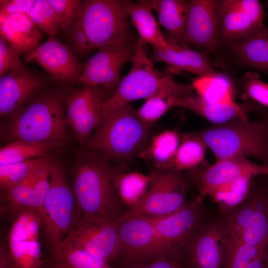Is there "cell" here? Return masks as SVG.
<instances>
[{"label":"cell","mask_w":268,"mask_h":268,"mask_svg":"<svg viewBox=\"0 0 268 268\" xmlns=\"http://www.w3.org/2000/svg\"><path fill=\"white\" fill-rule=\"evenodd\" d=\"M50 268H67L65 267V266L56 262L54 261H52Z\"/></svg>","instance_id":"cell-46"},{"label":"cell","mask_w":268,"mask_h":268,"mask_svg":"<svg viewBox=\"0 0 268 268\" xmlns=\"http://www.w3.org/2000/svg\"><path fill=\"white\" fill-rule=\"evenodd\" d=\"M151 10L141 0L138 2L131 1L128 9L129 18L137 30L139 38L145 44H150L152 48H164L167 39L162 34Z\"/></svg>","instance_id":"cell-32"},{"label":"cell","mask_w":268,"mask_h":268,"mask_svg":"<svg viewBox=\"0 0 268 268\" xmlns=\"http://www.w3.org/2000/svg\"><path fill=\"white\" fill-rule=\"evenodd\" d=\"M0 38L24 55L34 51L40 45L41 32L25 14L19 13L0 18Z\"/></svg>","instance_id":"cell-24"},{"label":"cell","mask_w":268,"mask_h":268,"mask_svg":"<svg viewBox=\"0 0 268 268\" xmlns=\"http://www.w3.org/2000/svg\"></svg>","instance_id":"cell-47"},{"label":"cell","mask_w":268,"mask_h":268,"mask_svg":"<svg viewBox=\"0 0 268 268\" xmlns=\"http://www.w3.org/2000/svg\"><path fill=\"white\" fill-rule=\"evenodd\" d=\"M176 106L187 109L213 125L222 124L236 118L248 119V112L242 103H209L194 93L179 100Z\"/></svg>","instance_id":"cell-27"},{"label":"cell","mask_w":268,"mask_h":268,"mask_svg":"<svg viewBox=\"0 0 268 268\" xmlns=\"http://www.w3.org/2000/svg\"><path fill=\"white\" fill-rule=\"evenodd\" d=\"M78 18L66 32L70 44L69 47L78 59V58L85 56L94 49Z\"/></svg>","instance_id":"cell-42"},{"label":"cell","mask_w":268,"mask_h":268,"mask_svg":"<svg viewBox=\"0 0 268 268\" xmlns=\"http://www.w3.org/2000/svg\"><path fill=\"white\" fill-rule=\"evenodd\" d=\"M141 0L157 13L159 22L166 29L168 40L188 45L185 39L191 0Z\"/></svg>","instance_id":"cell-25"},{"label":"cell","mask_w":268,"mask_h":268,"mask_svg":"<svg viewBox=\"0 0 268 268\" xmlns=\"http://www.w3.org/2000/svg\"><path fill=\"white\" fill-rule=\"evenodd\" d=\"M151 138V128L128 104L102 117L83 148L95 151L109 161L126 160L139 155Z\"/></svg>","instance_id":"cell-3"},{"label":"cell","mask_w":268,"mask_h":268,"mask_svg":"<svg viewBox=\"0 0 268 268\" xmlns=\"http://www.w3.org/2000/svg\"><path fill=\"white\" fill-rule=\"evenodd\" d=\"M223 268H268V248L227 239Z\"/></svg>","instance_id":"cell-30"},{"label":"cell","mask_w":268,"mask_h":268,"mask_svg":"<svg viewBox=\"0 0 268 268\" xmlns=\"http://www.w3.org/2000/svg\"><path fill=\"white\" fill-rule=\"evenodd\" d=\"M47 74L25 65L0 77V115L11 118L52 80Z\"/></svg>","instance_id":"cell-18"},{"label":"cell","mask_w":268,"mask_h":268,"mask_svg":"<svg viewBox=\"0 0 268 268\" xmlns=\"http://www.w3.org/2000/svg\"><path fill=\"white\" fill-rule=\"evenodd\" d=\"M180 137L177 130H167L153 136L138 156L152 166V169L172 170Z\"/></svg>","instance_id":"cell-28"},{"label":"cell","mask_w":268,"mask_h":268,"mask_svg":"<svg viewBox=\"0 0 268 268\" xmlns=\"http://www.w3.org/2000/svg\"><path fill=\"white\" fill-rule=\"evenodd\" d=\"M202 201L198 196L169 215L151 218L164 249L185 265L190 246L202 225Z\"/></svg>","instance_id":"cell-8"},{"label":"cell","mask_w":268,"mask_h":268,"mask_svg":"<svg viewBox=\"0 0 268 268\" xmlns=\"http://www.w3.org/2000/svg\"><path fill=\"white\" fill-rule=\"evenodd\" d=\"M46 156L19 163L0 165V193L10 189L26 179Z\"/></svg>","instance_id":"cell-38"},{"label":"cell","mask_w":268,"mask_h":268,"mask_svg":"<svg viewBox=\"0 0 268 268\" xmlns=\"http://www.w3.org/2000/svg\"><path fill=\"white\" fill-rule=\"evenodd\" d=\"M41 32L56 36L61 30V23L47 0H36L29 15Z\"/></svg>","instance_id":"cell-39"},{"label":"cell","mask_w":268,"mask_h":268,"mask_svg":"<svg viewBox=\"0 0 268 268\" xmlns=\"http://www.w3.org/2000/svg\"><path fill=\"white\" fill-rule=\"evenodd\" d=\"M203 161L188 171V178L196 186L198 196L202 200L239 177L268 175V166L253 162L241 154L216 160L212 165H207Z\"/></svg>","instance_id":"cell-14"},{"label":"cell","mask_w":268,"mask_h":268,"mask_svg":"<svg viewBox=\"0 0 268 268\" xmlns=\"http://www.w3.org/2000/svg\"><path fill=\"white\" fill-rule=\"evenodd\" d=\"M128 0H83L78 19L93 49L114 43L133 41Z\"/></svg>","instance_id":"cell-5"},{"label":"cell","mask_w":268,"mask_h":268,"mask_svg":"<svg viewBox=\"0 0 268 268\" xmlns=\"http://www.w3.org/2000/svg\"><path fill=\"white\" fill-rule=\"evenodd\" d=\"M73 165L71 181L76 218L90 214L116 222L129 211L115 186V176L122 167H114L100 154L85 149L78 152Z\"/></svg>","instance_id":"cell-2"},{"label":"cell","mask_w":268,"mask_h":268,"mask_svg":"<svg viewBox=\"0 0 268 268\" xmlns=\"http://www.w3.org/2000/svg\"><path fill=\"white\" fill-rule=\"evenodd\" d=\"M53 261L67 268H111L107 261L75 246L66 238L50 250Z\"/></svg>","instance_id":"cell-33"},{"label":"cell","mask_w":268,"mask_h":268,"mask_svg":"<svg viewBox=\"0 0 268 268\" xmlns=\"http://www.w3.org/2000/svg\"><path fill=\"white\" fill-rule=\"evenodd\" d=\"M192 84L182 83L174 80L168 86L147 99L141 107L135 110L140 120L150 128L164 114L176 106L179 100L194 94Z\"/></svg>","instance_id":"cell-26"},{"label":"cell","mask_w":268,"mask_h":268,"mask_svg":"<svg viewBox=\"0 0 268 268\" xmlns=\"http://www.w3.org/2000/svg\"><path fill=\"white\" fill-rule=\"evenodd\" d=\"M116 264L119 268H188L182 262L163 254Z\"/></svg>","instance_id":"cell-41"},{"label":"cell","mask_w":268,"mask_h":268,"mask_svg":"<svg viewBox=\"0 0 268 268\" xmlns=\"http://www.w3.org/2000/svg\"><path fill=\"white\" fill-rule=\"evenodd\" d=\"M164 48L154 47L150 56L152 63L162 62L176 70H184L201 76L217 71L209 53L199 52L167 39Z\"/></svg>","instance_id":"cell-23"},{"label":"cell","mask_w":268,"mask_h":268,"mask_svg":"<svg viewBox=\"0 0 268 268\" xmlns=\"http://www.w3.org/2000/svg\"><path fill=\"white\" fill-rule=\"evenodd\" d=\"M116 222L122 251L115 264L162 254L174 258L158 240L151 218L142 215H124Z\"/></svg>","instance_id":"cell-17"},{"label":"cell","mask_w":268,"mask_h":268,"mask_svg":"<svg viewBox=\"0 0 268 268\" xmlns=\"http://www.w3.org/2000/svg\"><path fill=\"white\" fill-rule=\"evenodd\" d=\"M237 85L244 102L268 111V84L260 79L258 73L247 71L237 80Z\"/></svg>","instance_id":"cell-37"},{"label":"cell","mask_w":268,"mask_h":268,"mask_svg":"<svg viewBox=\"0 0 268 268\" xmlns=\"http://www.w3.org/2000/svg\"><path fill=\"white\" fill-rule=\"evenodd\" d=\"M135 44L134 41L114 43L98 48L85 63L77 83L90 87L100 86L114 92L120 82L123 67L133 60Z\"/></svg>","instance_id":"cell-13"},{"label":"cell","mask_w":268,"mask_h":268,"mask_svg":"<svg viewBox=\"0 0 268 268\" xmlns=\"http://www.w3.org/2000/svg\"><path fill=\"white\" fill-rule=\"evenodd\" d=\"M105 91L102 86L71 88L65 100L67 126L80 146L84 147L92 131L102 121Z\"/></svg>","instance_id":"cell-12"},{"label":"cell","mask_w":268,"mask_h":268,"mask_svg":"<svg viewBox=\"0 0 268 268\" xmlns=\"http://www.w3.org/2000/svg\"><path fill=\"white\" fill-rule=\"evenodd\" d=\"M226 243L224 222L202 225L189 249L186 266L189 268H222Z\"/></svg>","instance_id":"cell-22"},{"label":"cell","mask_w":268,"mask_h":268,"mask_svg":"<svg viewBox=\"0 0 268 268\" xmlns=\"http://www.w3.org/2000/svg\"><path fill=\"white\" fill-rule=\"evenodd\" d=\"M0 268H16L10 256L7 244L3 240L0 244Z\"/></svg>","instance_id":"cell-45"},{"label":"cell","mask_w":268,"mask_h":268,"mask_svg":"<svg viewBox=\"0 0 268 268\" xmlns=\"http://www.w3.org/2000/svg\"><path fill=\"white\" fill-rule=\"evenodd\" d=\"M42 90L10 118L3 134L8 141L44 144L52 150L64 147L68 141L65 100L71 88Z\"/></svg>","instance_id":"cell-1"},{"label":"cell","mask_w":268,"mask_h":268,"mask_svg":"<svg viewBox=\"0 0 268 268\" xmlns=\"http://www.w3.org/2000/svg\"><path fill=\"white\" fill-rule=\"evenodd\" d=\"M49 180L41 226L50 250L65 239L71 229L75 220L76 205L61 159H56L52 164Z\"/></svg>","instance_id":"cell-6"},{"label":"cell","mask_w":268,"mask_h":268,"mask_svg":"<svg viewBox=\"0 0 268 268\" xmlns=\"http://www.w3.org/2000/svg\"><path fill=\"white\" fill-rule=\"evenodd\" d=\"M58 18L61 30L66 31L80 15L83 0H47Z\"/></svg>","instance_id":"cell-40"},{"label":"cell","mask_w":268,"mask_h":268,"mask_svg":"<svg viewBox=\"0 0 268 268\" xmlns=\"http://www.w3.org/2000/svg\"><path fill=\"white\" fill-rule=\"evenodd\" d=\"M52 150L46 145L27 141L9 142L0 149V165L45 156Z\"/></svg>","instance_id":"cell-36"},{"label":"cell","mask_w":268,"mask_h":268,"mask_svg":"<svg viewBox=\"0 0 268 268\" xmlns=\"http://www.w3.org/2000/svg\"><path fill=\"white\" fill-rule=\"evenodd\" d=\"M42 214L25 209L12 219L7 237L9 252L16 268H40L43 265L39 242Z\"/></svg>","instance_id":"cell-15"},{"label":"cell","mask_w":268,"mask_h":268,"mask_svg":"<svg viewBox=\"0 0 268 268\" xmlns=\"http://www.w3.org/2000/svg\"><path fill=\"white\" fill-rule=\"evenodd\" d=\"M219 0H191L185 41L216 55Z\"/></svg>","instance_id":"cell-21"},{"label":"cell","mask_w":268,"mask_h":268,"mask_svg":"<svg viewBox=\"0 0 268 268\" xmlns=\"http://www.w3.org/2000/svg\"><path fill=\"white\" fill-rule=\"evenodd\" d=\"M253 178L251 176L239 177L208 196L219 205L222 212H229L248 198Z\"/></svg>","instance_id":"cell-34"},{"label":"cell","mask_w":268,"mask_h":268,"mask_svg":"<svg viewBox=\"0 0 268 268\" xmlns=\"http://www.w3.org/2000/svg\"><path fill=\"white\" fill-rule=\"evenodd\" d=\"M24 57L26 62H37L53 80L61 85L77 83L85 64L80 62L70 47L56 36H49L34 51Z\"/></svg>","instance_id":"cell-19"},{"label":"cell","mask_w":268,"mask_h":268,"mask_svg":"<svg viewBox=\"0 0 268 268\" xmlns=\"http://www.w3.org/2000/svg\"><path fill=\"white\" fill-rule=\"evenodd\" d=\"M175 157L172 171L181 172L190 170L200 165L204 160L206 148L205 143L192 132L180 137Z\"/></svg>","instance_id":"cell-35"},{"label":"cell","mask_w":268,"mask_h":268,"mask_svg":"<svg viewBox=\"0 0 268 268\" xmlns=\"http://www.w3.org/2000/svg\"><path fill=\"white\" fill-rule=\"evenodd\" d=\"M194 89L203 100L215 104L235 103V85L227 73L218 71L201 76L192 81Z\"/></svg>","instance_id":"cell-29"},{"label":"cell","mask_w":268,"mask_h":268,"mask_svg":"<svg viewBox=\"0 0 268 268\" xmlns=\"http://www.w3.org/2000/svg\"><path fill=\"white\" fill-rule=\"evenodd\" d=\"M149 175L137 171L127 172L122 167L115 177V186L118 197L123 205L130 210L144 199L148 190Z\"/></svg>","instance_id":"cell-31"},{"label":"cell","mask_w":268,"mask_h":268,"mask_svg":"<svg viewBox=\"0 0 268 268\" xmlns=\"http://www.w3.org/2000/svg\"><path fill=\"white\" fill-rule=\"evenodd\" d=\"M90 254L116 263L122 251L117 223L90 214L77 217L66 237Z\"/></svg>","instance_id":"cell-11"},{"label":"cell","mask_w":268,"mask_h":268,"mask_svg":"<svg viewBox=\"0 0 268 268\" xmlns=\"http://www.w3.org/2000/svg\"><path fill=\"white\" fill-rule=\"evenodd\" d=\"M145 43L138 38L129 73L121 81L113 94L104 101L102 118L111 112L136 100L149 97L168 86L174 80L159 71L146 54Z\"/></svg>","instance_id":"cell-7"},{"label":"cell","mask_w":268,"mask_h":268,"mask_svg":"<svg viewBox=\"0 0 268 268\" xmlns=\"http://www.w3.org/2000/svg\"><path fill=\"white\" fill-rule=\"evenodd\" d=\"M148 175L149 185L145 198L125 215L162 217L175 212L187 201L189 179L182 172L151 169Z\"/></svg>","instance_id":"cell-10"},{"label":"cell","mask_w":268,"mask_h":268,"mask_svg":"<svg viewBox=\"0 0 268 268\" xmlns=\"http://www.w3.org/2000/svg\"><path fill=\"white\" fill-rule=\"evenodd\" d=\"M35 1L34 0H0V18L19 13L29 15Z\"/></svg>","instance_id":"cell-44"},{"label":"cell","mask_w":268,"mask_h":268,"mask_svg":"<svg viewBox=\"0 0 268 268\" xmlns=\"http://www.w3.org/2000/svg\"><path fill=\"white\" fill-rule=\"evenodd\" d=\"M227 65L249 68L268 74V28L219 45L215 56Z\"/></svg>","instance_id":"cell-20"},{"label":"cell","mask_w":268,"mask_h":268,"mask_svg":"<svg viewBox=\"0 0 268 268\" xmlns=\"http://www.w3.org/2000/svg\"><path fill=\"white\" fill-rule=\"evenodd\" d=\"M228 213L224 222L227 240L268 248V189L252 185L248 198Z\"/></svg>","instance_id":"cell-9"},{"label":"cell","mask_w":268,"mask_h":268,"mask_svg":"<svg viewBox=\"0 0 268 268\" xmlns=\"http://www.w3.org/2000/svg\"><path fill=\"white\" fill-rule=\"evenodd\" d=\"M21 55V53L0 38V77L9 70L24 65L20 59Z\"/></svg>","instance_id":"cell-43"},{"label":"cell","mask_w":268,"mask_h":268,"mask_svg":"<svg viewBox=\"0 0 268 268\" xmlns=\"http://www.w3.org/2000/svg\"><path fill=\"white\" fill-rule=\"evenodd\" d=\"M217 47L249 35L265 25V9L258 0H219Z\"/></svg>","instance_id":"cell-16"},{"label":"cell","mask_w":268,"mask_h":268,"mask_svg":"<svg viewBox=\"0 0 268 268\" xmlns=\"http://www.w3.org/2000/svg\"><path fill=\"white\" fill-rule=\"evenodd\" d=\"M192 132L205 143L216 160L241 154L268 166V114L255 121L236 118Z\"/></svg>","instance_id":"cell-4"}]
</instances>
